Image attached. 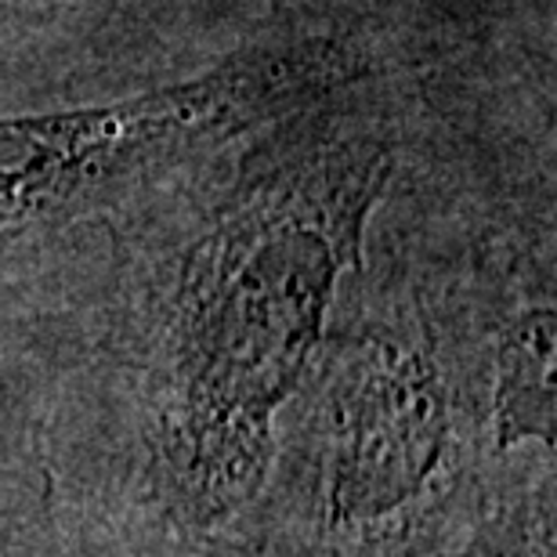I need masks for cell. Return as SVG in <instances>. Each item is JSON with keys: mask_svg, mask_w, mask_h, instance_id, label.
Wrapping results in <instances>:
<instances>
[{"mask_svg": "<svg viewBox=\"0 0 557 557\" xmlns=\"http://www.w3.org/2000/svg\"><path fill=\"white\" fill-rule=\"evenodd\" d=\"M395 166V98L373 70L106 228L59 300L48 482L250 540L278 417Z\"/></svg>", "mask_w": 557, "mask_h": 557, "instance_id": "6da1fadb", "label": "cell"}, {"mask_svg": "<svg viewBox=\"0 0 557 557\" xmlns=\"http://www.w3.org/2000/svg\"><path fill=\"white\" fill-rule=\"evenodd\" d=\"M536 456H504L496 344L392 232L366 243L278 417L250 540L275 557H453Z\"/></svg>", "mask_w": 557, "mask_h": 557, "instance_id": "7a4b0ae2", "label": "cell"}, {"mask_svg": "<svg viewBox=\"0 0 557 557\" xmlns=\"http://www.w3.org/2000/svg\"><path fill=\"white\" fill-rule=\"evenodd\" d=\"M381 70L366 37L275 18L225 59L106 102L0 116V283L76 228H113L228 145Z\"/></svg>", "mask_w": 557, "mask_h": 557, "instance_id": "3957f363", "label": "cell"}, {"mask_svg": "<svg viewBox=\"0 0 557 557\" xmlns=\"http://www.w3.org/2000/svg\"><path fill=\"white\" fill-rule=\"evenodd\" d=\"M0 557H275L243 536H199L116 499L48 482L0 525Z\"/></svg>", "mask_w": 557, "mask_h": 557, "instance_id": "277c9868", "label": "cell"}, {"mask_svg": "<svg viewBox=\"0 0 557 557\" xmlns=\"http://www.w3.org/2000/svg\"><path fill=\"white\" fill-rule=\"evenodd\" d=\"M40 289L0 283V525L48 485L54 337Z\"/></svg>", "mask_w": 557, "mask_h": 557, "instance_id": "5b68a950", "label": "cell"}, {"mask_svg": "<svg viewBox=\"0 0 557 557\" xmlns=\"http://www.w3.org/2000/svg\"><path fill=\"white\" fill-rule=\"evenodd\" d=\"M557 460L521 463L453 557H557Z\"/></svg>", "mask_w": 557, "mask_h": 557, "instance_id": "8992f818", "label": "cell"}, {"mask_svg": "<svg viewBox=\"0 0 557 557\" xmlns=\"http://www.w3.org/2000/svg\"><path fill=\"white\" fill-rule=\"evenodd\" d=\"M275 18L305 22V26H326L341 33L366 37L362 22L373 15L381 0H269Z\"/></svg>", "mask_w": 557, "mask_h": 557, "instance_id": "52a82bcc", "label": "cell"}]
</instances>
